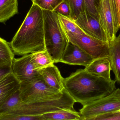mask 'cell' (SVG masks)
Returning <instances> with one entry per match:
<instances>
[{"label":"cell","mask_w":120,"mask_h":120,"mask_svg":"<svg viewBox=\"0 0 120 120\" xmlns=\"http://www.w3.org/2000/svg\"><path fill=\"white\" fill-rule=\"evenodd\" d=\"M84 70L89 73L98 77L106 80H111V65L108 58H95Z\"/></svg>","instance_id":"obj_13"},{"label":"cell","mask_w":120,"mask_h":120,"mask_svg":"<svg viewBox=\"0 0 120 120\" xmlns=\"http://www.w3.org/2000/svg\"><path fill=\"white\" fill-rule=\"evenodd\" d=\"M94 59L91 55L70 42L60 62L71 65L82 66L85 67Z\"/></svg>","instance_id":"obj_11"},{"label":"cell","mask_w":120,"mask_h":120,"mask_svg":"<svg viewBox=\"0 0 120 120\" xmlns=\"http://www.w3.org/2000/svg\"><path fill=\"white\" fill-rule=\"evenodd\" d=\"M12 73L20 83L41 77L38 71L34 69L31 54L14 58Z\"/></svg>","instance_id":"obj_8"},{"label":"cell","mask_w":120,"mask_h":120,"mask_svg":"<svg viewBox=\"0 0 120 120\" xmlns=\"http://www.w3.org/2000/svg\"><path fill=\"white\" fill-rule=\"evenodd\" d=\"M120 110V89L101 98L83 106L79 110L82 120H92L102 114Z\"/></svg>","instance_id":"obj_6"},{"label":"cell","mask_w":120,"mask_h":120,"mask_svg":"<svg viewBox=\"0 0 120 120\" xmlns=\"http://www.w3.org/2000/svg\"><path fill=\"white\" fill-rule=\"evenodd\" d=\"M111 11L113 16L114 26L116 33L119 30L117 12L116 6V0H109Z\"/></svg>","instance_id":"obj_28"},{"label":"cell","mask_w":120,"mask_h":120,"mask_svg":"<svg viewBox=\"0 0 120 120\" xmlns=\"http://www.w3.org/2000/svg\"><path fill=\"white\" fill-rule=\"evenodd\" d=\"M31 61L34 69L38 70L55 63L46 49L31 53Z\"/></svg>","instance_id":"obj_17"},{"label":"cell","mask_w":120,"mask_h":120,"mask_svg":"<svg viewBox=\"0 0 120 120\" xmlns=\"http://www.w3.org/2000/svg\"><path fill=\"white\" fill-rule=\"evenodd\" d=\"M20 87V83L12 72L0 81V108Z\"/></svg>","instance_id":"obj_14"},{"label":"cell","mask_w":120,"mask_h":120,"mask_svg":"<svg viewBox=\"0 0 120 120\" xmlns=\"http://www.w3.org/2000/svg\"><path fill=\"white\" fill-rule=\"evenodd\" d=\"M116 6L117 12L118 29L120 28V0H116Z\"/></svg>","instance_id":"obj_30"},{"label":"cell","mask_w":120,"mask_h":120,"mask_svg":"<svg viewBox=\"0 0 120 120\" xmlns=\"http://www.w3.org/2000/svg\"><path fill=\"white\" fill-rule=\"evenodd\" d=\"M92 120H120V111H112L96 116Z\"/></svg>","instance_id":"obj_26"},{"label":"cell","mask_w":120,"mask_h":120,"mask_svg":"<svg viewBox=\"0 0 120 120\" xmlns=\"http://www.w3.org/2000/svg\"><path fill=\"white\" fill-rule=\"evenodd\" d=\"M97 10L99 21L110 44L116 37L113 16L109 0H99Z\"/></svg>","instance_id":"obj_9"},{"label":"cell","mask_w":120,"mask_h":120,"mask_svg":"<svg viewBox=\"0 0 120 120\" xmlns=\"http://www.w3.org/2000/svg\"><path fill=\"white\" fill-rule=\"evenodd\" d=\"M115 80L105 79L79 69L64 79V88L76 103L85 105L111 93L116 89Z\"/></svg>","instance_id":"obj_1"},{"label":"cell","mask_w":120,"mask_h":120,"mask_svg":"<svg viewBox=\"0 0 120 120\" xmlns=\"http://www.w3.org/2000/svg\"><path fill=\"white\" fill-rule=\"evenodd\" d=\"M108 58L116 82L120 85V34L109 44Z\"/></svg>","instance_id":"obj_15"},{"label":"cell","mask_w":120,"mask_h":120,"mask_svg":"<svg viewBox=\"0 0 120 120\" xmlns=\"http://www.w3.org/2000/svg\"><path fill=\"white\" fill-rule=\"evenodd\" d=\"M42 79L51 88L59 91L64 89V79L54 64L37 70Z\"/></svg>","instance_id":"obj_12"},{"label":"cell","mask_w":120,"mask_h":120,"mask_svg":"<svg viewBox=\"0 0 120 120\" xmlns=\"http://www.w3.org/2000/svg\"><path fill=\"white\" fill-rule=\"evenodd\" d=\"M70 10L69 18L73 21L76 20L80 14L85 11L84 0H66Z\"/></svg>","instance_id":"obj_22"},{"label":"cell","mask_w":120,"mask_h":120,"mask_svg":"<svg viewBox=\"0 0 120 120\" xmlns=\"http://www.w3.org/2000/svg\"><path fill=\"white\" fill-rule=\"evenodd\" d=\"M64 0H32L33 4L42 10L53 11L54 9Z\"/></svg>","instance_id":"obj_23"},{"label":"cell","mask_w":120,"mask_h":120,"mask_svg":"<svg viewBox=\"0 0 120 120\" xmlns=\"http://www.w3.org/2000/svg\"><path fill=\"white\" fill-rule=\"evenodd\" d=\"M60 22L65 32L74 34H85L81 28L69 18L58 13Z\"/></svg>","instance_id":"obj_21"},{"label":"cell","mask_w":120,"mask_h":120,"mask_svg":"<svg viewBox=\"0 0 120 120\" xmlns=\"http://www.w3.org/2000/svg\"><path fill=\"white\" fill-rule=\"evenodd\" d=\"M15 54L11 49L10 43L0 37V66L12 67Z\"/></svg>","instance_id":"obj_19"},{"label":"cell","mask_w":120,"mask_h":120,"mask_svg":"<svg viewBox=\"0 0 120 120\" xmlns=\"http://www.w3.org/2000/svg\"><path fill=\"white\" fill-rule=\"evenodd\" d=\"M84 1L86 12L99 21L97 10L99 0H84Z\"/></svg>","instance_id":"obj_24"},{"label":"cell","mask_w":120,"mask_h":120,"mask_svg":"<svg viewBox=\"0 0 120 120\" xmlns=\"http://www.w3.org/2000/svg\"><path fill=\"white\" fill-rule=\"evenodd\" d=\"M12 67L8 66H0V81L12 72Z\"/></svg>","instance_id":"obj_29"},{"label":"cell","mask_w":120,"mask_h":120,"mask_svg":"<svg viewBox=\"0 0 120 120\" xmlns=\"http://www.w3.org/2000/svg\"><path fill=\"white\" fill-rule=\"evenodd\" d=\"M75 22L86 34L109 43L99 21L89 15L86 11L81 13Z\"/></svg>","instance_id":"obj_10"},{"label":"cell","mask_w":120,"mask_h":120,"mask_svg":"<svg viewBox=\"0 0 120 120\" xmlns=\"http://www.w3.org/2000/svg\"><path fill=\"white\" fill-rule=\"evenodd\" d=\"M71 43L76 45L91 55L94 58H108L109 44L85 34H74L65 32Z\"/></svg>","instance_id":"obj_7"},{"label":"cell","mask_w":120,"mask_h":120,"mask_svg":"<svg viewBox=\"0 0 120 120\" xmlns=\"http://www.w3.org/2000/svg\"><path fill=\"white\" fill-rule=\"evenodd\" d=\"M63 92V95L60 98L28 103L22 102L15 109L4 115H42L61 110H75L73 106L75 101L65 89Z\"/></svg>","instance_id":"obj_4"},{"label":"cell","mask_w":120,"mask_h":120,"mask_svg":"<svg viewBox=\"0 0 120 120\" xmlns=\"http://www.w3.org/2000/svg\"><path fill=\"white\" fill-rule=\"evenodd\" d=\"M0 120H43L42 115H12L0 116Z\"/></svg>","instance_id":"obj_25"},{"label":"cell","mask_w":120,"mask_h":120,"mask_svg":"<svg viewBox=\"0 0 120 120\" xmlns=\"http://www.w3.org/2000/svg\"><path fill=\"white\" fill-rule=\"evenodd\" d=\"M43 10L45 49L55 63L60 62L70 42L57 13Z\"/></svg>","instance_id":"obj_3"},{"label":"cell","mask_w":120,"mask_h":120,"mask_svg":"<svg viewBox=\"0 0 120 120\" xmlns=\"http://www.w3.org/2000/svg\"><path fill=\"white\" fill-rule=\"evenodd\" d=\"M18 13V0H0V23H5Z\"/></svg>","instance_id":"obj_16"},{"label":"cell","mask_w":120,"mask_h":120,"mask_svg":"<svg viewBox=\"0 0 120 120\" xmlns=\"http://www.w3.org/2000/svg\"><path fill=\"white\" fill-rule=\"evenodd\" d=\"M22 103L19 89L12 94L0 108V116L13 110Z\"/></svg>","instance_id":"obj_20"},{"label":"cell","mask_w":120,"mask_h":120,"mask_svg":"<svg viewBox=\"0 0 120 120\" xmlns=\"http://www.w3.org/2000/svg\"><path fill=\"white\" fill-rule=\"evenodd\" d=\"M10 44L18 55L45 50L43 10L37 5L32 4Z\"/></svg>","instance_id":"obj_2"},{"label":"cell","mask_w":120,"mask_h":120,"mask_svg":"<svg viewBox=\"0 0 120 120\" xmlns=\"http://www.w3.org/2000/svg\"><path fill=\"white\" fill-rule=\"evenodd\" d=\"M53 11L64 16L70 17V10L69 4L66 0H64L54 9Z\"/></svg>","instance_id":"obj_27"},{"label":"cell","mask_w":120,"mask_h":120,"mask_svg":"<svg viewBox=\"0 0 120 120\" xmlns=\"http://www.w3.org/2000/svg\"><path fill=\"white\" fill-rule=\"evenodd\" d=\"M119 111H120V110H119Z\"/></svg>","instance_id":"obj_31"},{"label":"cell","mask_w":120,"mask_h":120,"mask_svg":"<svg viewBox=\"0 0 120 120\" xmlns=\"http://www.w3.org/2000/svg\"><path fill=\"white\" fill-rule=\"evenodd\" d=\"M19 90L24 103L59 99L63 93L49 86L41 77L20 83Z\"/></svg>","instance_id":"obj_5"},{"label":"cell","mask_w":120,"mask_h":120,"mask_svg":"<svg viewBox=\"0 0 120 120\" xmlns=\"http://www.w3.org/2000/svg\"><path fill=\"white\" fill-rule=\"evenodd\" d=\"M43 120H82L79 112L75 110H63L42 115Z\"/></svg>","instance_id":"obj_18"}]
</instances>
